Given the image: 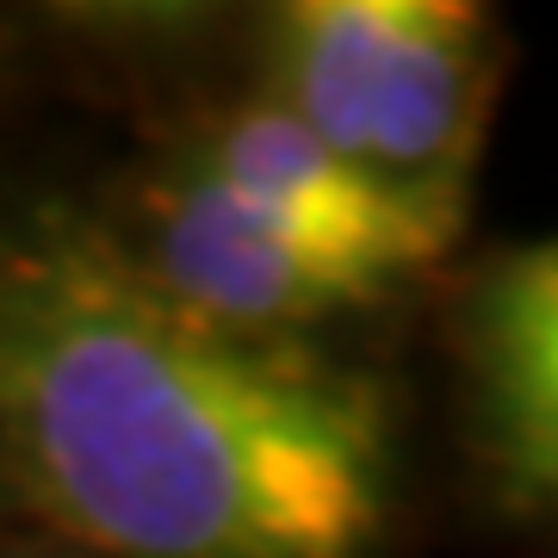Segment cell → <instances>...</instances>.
<instances>
[{
	"label": "cell",
	"instance_id": "obj_6",
	"mask_svg": "<svg viewBox=\"0 0 558 558\" xmlns=\"http://www.w3.org/2000/svg\"><path fill=\"white\" fill-rule=\"evenodd\" d=\"M0 527H20V515H13V497H7V484H0Z\"/></svg>",
	"mask_w": 558,
	"mask_h": 558
},
{
	"label": "cell",
	"instance_id": "obj_5",
	"mask_svg": "<svg viewBox=\"0 0 558 558\" xmlns=\"http://www.w3.org/2000/svg\"><path fill=\"white\" fill-rule=\"evenodd\" d=\"M0 558H87V553L38 534V527H0Z\"/></svg>",
	"mask_w": 558,
	"mask_h": 558
},
{
	"label": "cell",
	"instance_id": "obj_1",
	"mask_svg": "<svg viewBox=\"0 0 558 558\" xmlns=\"http://www.w3.org/2000/svg\"><path fill=\"white\" fill-rule=\"evenodd\" d=\"M0 484L87 558H435L416 379L143 286L75 193L0 205Z\"/></svg>",
	"mask_w": 558,
	"mask_h": 558
},
{
	"label": "cell",
	"instance_id": "obj_3",
	"mask_svg": "<svg viewBox=\"0 0 558 558\" xmlns=\"http://www.w3.org/2000/svg\"><path fill=\"white\" fill-rule=\"evenodd\" d=\"M410 379L440 527L558 558V230L472 242L447 267Z\"/></svg>",
	"mask_w": 558,
	"mask_h": 558
},
{
	"label": "cell",
	"instance_id": "obj_2",
	"mask_svg": "<svg viewBox=\"0 0 558 558\" xmlns=\"http://www.w3.org/2000/svg\"><path fill=\"white\" fill-rule=\"evenodd\" d=\"M236 57L336 161L472 236L478 168L515 81L497 7L279 0L236 13Z\"/></svg>",
	"mask_w": 558,
	"mask_h": 558
},
{
	"label": "cell",
	"instance_id": "obj_4",
	"mask_svg": "<svg viewBox=\"0 0 558 558\" xmlns=\"http://www.w3.org/2000/svg\"><path fill=\"white\" fill-rule=\"evenodd\" d=\"M75 205L143 286L255 341L379 354V336L403 323L416 329L422 304L435 299L428 279L236 199L149 149L75 186Z\"/></svg>",
	"mask_w": 558,
	"mask_h": 558
}]
</instances>
